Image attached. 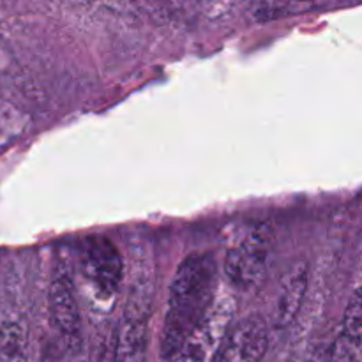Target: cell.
Listing matches in <instances>:
<instances>
[{
    "label": "cell",
    "mask_w": 362,
    "mask_h": 362,
    "mask_svg": "<svg viewBox=\"0 0 362 362\" xmlns=\"http://www.w3.org/2000/svg\"><path fill=\"white\" fill-rule=\"evenodd\" d=\"M297 2H310V0H297Z\"/></svg>",
    "instance_id": "12"
},
{
    "label": "cell",
    "mask_w": 362,
    "mask_h": 362,
    "mask_svg": "<svg viewBox=\"0 0 362 362\" xmlns=\"http://www.w3.org/2000/svg\"><path fill=\"white\" fill-rule=\"evenodd\" d=\"M269 253L271 247H269L267 233L264 230H253L226 251V278L237 288L247 290L257 286L267 267Z\"/></svg>",
    "instance_id": "3"
},
{
    "label": "cell",
    "mask_w": 362,
    "mask_h": 362,
    "mask_svg": "<svg viewBox=\"0 0 362 362\" xmlns=\"http://www.w3.org/2000/svg\"><path fill=\"white\" fill-rule=\"evenodd\" d=\"M49 315L59 334L66 339L71 349L81 345V317L74 297L71 274L62 264L53 269L49 281Z\"/></svg>",
    "instance_id": "4"
},
{
    "label": "cell",
    "mask_w": 362,
    "mask_h": 362,
    "mask_svg": "<svg viewBox=\"0 0 362 362\" xmlns=\"http://www.w3.org/2000/svg\"><path fill=\"white\" fill-rule=\"evenodd\" d=\"M0 362H28L27 329L20 322H4L0 327Z\"/></svg>",
    "instance_id": "10"
},
{
    "label": "cell",
    "mask_w": 362,
    "mask_h": 362,
    "mask_svg": "<svg viewBox=\"0 0 362 362\" xmlns=\"http://www.w3.org/2000/svg\"><path fill=\"white\" fill-rule=\"evenodd\" d=\"M85 269L101 296H113L122 279L124 265L120 253L108 239L95 237L85 247Z\"/></svg>",
    "instance_id": "6"
},
{
    "label": "cell",
    "mask_w": 362,
    "mask_h": 362,
    "mask_svg": "<svg viewBox=\"0 0 362 362\" xmlns=\"http://www.w3.org/2000/svg\"><path fill=\"white\" fill-rule=\"evenodd\" d=\"M147 311L129 308L120 320L112 345L110 362H145L147 357Z\"/></svg>",
    "instance_id": "7"
},
{
    "label": "cell",
    "mask_w": 362,
    "mask_h": 362,
    "mask_svg": "<svg viewBox=\"0 0 362 362\" xmlns=\"http://www.w3.org/2000/svg\"><path fill=\"white\" fill-rule=\"evenodd\" d=\"M218 267L207 253L191 255L177 269L170 286L168 308L161 331V357L172 361L191 332L202 324L214 304Z\"/></svg>",
    "instance_id": "1"
},
{
    "label": "cell",
    "mask_w": 362,
    "mask_h": 362,
    "mask_svg": "<svg viewBox=\"0 0 362 362\" xmlns=\"http://www.w3.org/2000/svg\"><path fill=\"white\" fill-rule=\"evenodd\" d=\"M327 362H362V286L346 304Z\"/></svg>",
    "instance_id": "8"
},
{
    "label": "cell",
    "mask_w": 362,
    "mask_h": 362,
    "mask_svg": "<svg viewBox=\"0 0 362 362\" xmlns=\"http://www.w3.org/2000/svg\"><path fill=\"white\" fill-rule=\"evenodd\" d=\"M308 292V267L304 264L297 265L288 278L285 279L279 292L278 308H276V325L286 327L293 322L304 303Z\"/></svg>",
    "instance_id": "9"
},
{
    "label": "cell",
    "mask_w": 362,
    "mask_h": 362,
    "mask_svg": "<svg viewBox=\"0 0 362 362\" xmlns=\"http://www.w3.org/2000/svg\"><path fill=\"white\" fill-rule=\"evenodd\" d=\"M39 362H64L59 346H57L53 341H46L45 346H42L41 361Z\"/></svg>",
    "instance_id": "11"
},
{
    "label": "cell",
    "mask_w": 362,
    "mask_h": 362,
    "mask_svg": "<svg viewBox=\"0 0 362 362\" xmlns=\"http://www.w3.org/2000/svg\"><path fill=\"white\" fill-rule=\"evenodd\" d=\"M267 346V325L262 318L247 317L230 329L212 362H262Z\"/></svg>",
    "instance_id": "5"
},
{
    "label": "cell",
    "mask_w": 362,
    "mask_h": 362,
    "mask_svg": "<svg viewBox=\"0 0 362 362\" xmlns=\"http://www.w3.org/2000/svg\"><path fill=\"white\" fill-rule=\"evenodd\" d=\"M233 308L230 299H219L212 304L207 317L191 332L189 338L182 345L170 362H212L216 354L221 349L226 334L230 331Z\"/></svg>",
    "instance_id": "2"
}]
</instances>
